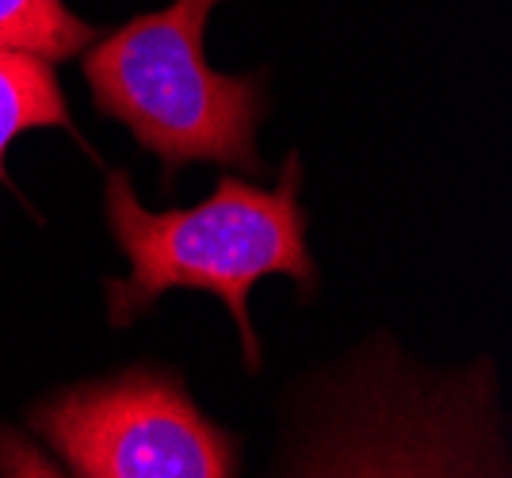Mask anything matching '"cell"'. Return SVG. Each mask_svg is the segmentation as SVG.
Listing matches in <instances>:
<instances>
[{
    "label": "cell",
    "mask_w": 512,
    "mask_h": 478,
    "mask_svg": "<svg viewBox=\"0 0 512 478\" xmlns=\"http://www.w3.org/2000/svg\"><path fill=\"white\" fill-rule=\"evenodd\" d=\"M302 165L291 153L276 188L222 176L214 192L188 211H146L123 169L107 173L104 211L111 238L130 261L127 280H107L111 326H130L169 291H207L237 322L249 371H260L249 295L264 276H291L310 295L318 268L306 245V211L299 203Z\"/></svg>",
    "instance_id": "1"
},
{
    "label": "cell",
    "mask_w": 512,
    "mask_h": 478,
    "mask_svg": "<svg viewBox=\"0 0 512 478\" xmlns=\"http://www.w3.org/2000/svg\"><path fill=\"white\" fill-rule=\"evenodd\" d=\"M222 0H172L88 43L85 85L96 111L123 123L165 165H237L264 173L256 127L268 115L264 73H218L203 58V31Z\"/></svg>",
    "instance_id": "2"
},
{
    "label": "cell",
    "mask_w": 512,
    "mask_h": 478,
    "mask_svg": "<svg viewBox=\"0 0 512 478\" xmlns=\"http://www.w3.org/2000/svg\"><path fill=\"white\" fill-rule=\"evenodd\" d=\"M27 425L81 478H230L237 440L153 364L73 383L27 410Z\"/></svg>",
    "instance_id": "3"
},
{
    "label": "cell",
    "mask_w": 512,
    "mask_h": 478,
    "mask_svg": "<svg viewBox=\"0 0 512 478\" xmlns=\"http://www.w3.org/2000/svg\"><path fill=\"white\" fill-rule=\"evenodd\" d=\"M35 127H73L65 92L46 58L0 46V180L8 184L4 157L20 134Z\"/></svg>",
    "instance_id": "4"
},
{
    "label": "cell",
    "mask_w": 512,
    "mask_h": 478,
    "mask_svg": "<svg viewBox=\"0 0 512 478\" xmlns=\"http://www.w3.org/2000/svg\"><path fill=\"white\" fill-rule=\"evenodd\" d=\"M92 39H100V31L77 20L65 0H0V46L8 50L65 62Z\"/></svg>",
    "instance_id": "5"
}]
</instances>
